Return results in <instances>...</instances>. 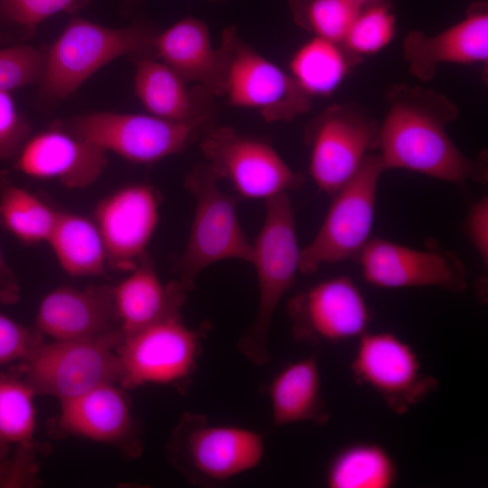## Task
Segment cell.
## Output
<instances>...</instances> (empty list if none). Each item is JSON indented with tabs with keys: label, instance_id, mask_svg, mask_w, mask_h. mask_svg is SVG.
Returning <instances> with one entry per match:
<instances>
[{
	"label": "cell",
	"instance_id": "ffe728a7",
	"mask_svg": "<svg viewBox=\"0 0 488 488\" xmlns=\"http://www.w3.org/2000/svg\"><path fill=\"white\" fill-rule=\"evenodd\" d=\"M34 393L20 373H0V486L36 480Z\"/></svg>",
	"mask_w": 488,
	"mask_h": 488
},
{
	"label": "cell",
	"instance_id": "5bb4252c",
	"mask_svg": "<svg viewBox=\"0 0 488 488\" xmlns=\"http://www.w3.org/2000/svg\"><path fill=\"white\" fill-rule=\"evenodd\" d=\"M296 341L337 344L368 331L372 315L357 285L347 276L321 281L296 294L287 305Z\"/></svg>",
	"mask_w": 488,
	"mask_h": 488
},
{
	"label": "cell",
	"instance_id": "ac0fdd59",
	"mask_svg": "<svg viewBox=\"0 0 488 488\" xmlns=\"http://www.w3.org/2000/svg\"><path fill=\"white\" fill-rule=\"evenodd\" d=\"M35 328L54 341L97 339L121 331L113 286H59L41 301Z\"/></svg>",
	"mask_w": 488,
	"mask_h": 488
},
{
	"label": "cell",
	"instance_id": "8fae6325",
	"mask_svg": "<svg viewBox=\"0 0 488 488\" xmlns=\"http://www.w3.org/2000/svg\"><path fill=\"white\" fill-rule=\"evenodd\" d=\"M201 332L181 313L123 338L117 348L118 383L125 389L145 384H177L192 376L201 353Z\"/></svg>",
	"mask_w": 488,
	"mask_h": 488
},
{
	"label": "cell",
	"instance_id": "83f0119b",
	"mask_svg": "<svg viewBox=\"0 0 488 488\" xmlns=\"http://www.w3.org/2000/svg\"><path fill=\"white\" fill-rule=\"evenodd\" d=\"M398 479L394 458L380 445L359 442L340 449L325 472L330 488H390Z\"/></svg>",
	"mask_w": 488,
	"mask_h": 488
},
{
	"label": "cell",
	"instance_id": "9a60e30c",
	"mask_svg": "<svg viewBox=\"0 0 488 488\" xmlns=\"http://www.w3.org/2000/svg\"><path fill=\"white\" fill-rule=\"evenodd\" d=\"M364 280L380 288L436 286L466 288V268L458 256L436 248L416 249L371 238L355 258Z\"/></svg>",
	"mask_w": 488,
	"mask_h": 488
},
{
	"label": "cell",
	"instance_id": "d4e9b609",
	"mask_svg": "<svg viewBox=\"0 0 488 488\" xmlns=\"http://www.w3.org/2000/svg\"><path fill=\"white\" fill-rule=\"evenodd\" d=\"M268 398L276 427L301 422L324 425L329 420L314 356L290 362L279 371L268 385Z\"/></svg>",
	"mask_w": 488,
	"mask_h": 488
},
{
	"label": "cell",
	"instance_id": "30bf717a",
	"mask_svg": "<svg viewBox=\"0 0 488 488\" xmlns=\"http://www.w3.org/2000/svg\"><path fill=\"white\" fill-rule=\"evenodd\" d=\"M200 148L218 180H227L242 198L266 201L297 189L305 181L270 145L230 127L203 132Z\"/></svg>",
	"mask_w": 488,
	"mask_h": 488
},
{
	"label": "cell",
	"instance_id": "ab89813d",
	"mask_svg": "<svg viewBox=\"0 0 488 488\" xmlns=\"http://www.w3.org/2000/svg\"><path fill=\"white\" fill-rule=\"evenodd\" d=\"M212 1H215V2H225L227 0H212Z\"/></svg>",
	"mask_w": 488,
	"mask_h": 488
},
{
	"label": "cell",
	"instance_id": "d590c367",
	"mask_svg": "<svg viewBox=\"0 0 488 488\" xmlns=\"http://www.w3.org/2000/svg\"><path fill=\"white\" fill-rule=\"evenodd\" d=\"M470 241L475 248L483 265H488V198L483 195L474 202L468 212L465 224Z\"/></svg>",
	"mask_w": 488,
	"mask_h": 488
},
{
	"label": "cell",
	"instance_id": "cb8c5ba5",
	"mask_svg": "<svg viewBox=\"0 0 488 488\" xmlns=\"http://www.w3.org/2000/svg\"><path fill=\"white\" fill-rule=\"evenodd\" d=\"M189 291L179 282L163 284L147 253L113 286L123 338L167 316L180 314Z\"/></svg>",
	"mask_w": 488,
	"mask_h": 488
},
{
	"label": "cell",
	"instance_id": "f35d334b",
	"mask_svg": "<svg viewBox=\"0 0 488 488\" xmlns=\"http://www.w3.org/2000/svg\"><path fill=\"white\" fill-rule=\"evenodd\" d=\"M349 1L350 3H352V5H354L355 6L359 7V8H361L376 0H347Z\"/></svg>",
	"mask_w": 488,
	"mask_h": 488
},
{
	"label": "cell",
	"instance_id": "277c9868",
	"mask_svg": "<svg viewBox=\"0 0 488 488\" xmlns=\"http://www.w3.org/2000/svg\"><path fill=\"white\" fill-rule=\"evenodd\" d=\"M219 180L202 162L184 179L195 200V211L184 249L174 263L179 282L188 290L208 267L227 259L251 263L253 245L237 213V199L224 192Z\"/></svg>",
	"mask_w": 488,
	"mask_h": 488
},
{
	"label": "cell",
	"instance_id": "1f68e13d",
	"mask_svg": "<svg viewBox=\"0 0 488 488\" xmlns=\"http://www.w3.org/2000/svg\"><path fill=\"white\" fill-rule=\"evenodd\" d=\"M46 52L28 45L0 49V91L40 83Z\"/></svg>",
	"mask_w": 488,
	"mask_h": 488
},
{
	"label": "cell",
	"instance_id": "4fadbf2b",
	"mask_svg": "<svg viewBox=\"0 0 488 488\" xmlns=\"http://www.w3.org/2000/svg\"><path fill=\"white\" fill-rule=\"evenodd\" d=\"M354 380L375 391L396 414L403 415L438 386L425 373L414 349L391 332L367 331L358 338L351 362Z\"/></svg>",
	"mask_w": 488,
	"mask_h": 488
},
{
	"label": "cell",
	"instance_id": "5b68a950",
	"mask_svg": "<svg viewBox=\"0 0 488 488\" xmlns=\"http://www.w3.org/2000/svg\"><path fill=\"white\" fill-rule=\"evenodd\" d=\"M265 454L262 435L236 425H215L183 413L166 446L171 464L197 484L227 481L256 468Z\"/></svg>",
	"mask_w": 488,
	"mask_h": 488
},
{
	"label": "cell",
	"instance_id": "7402d4cb",
	"mask_svg": "<svg viewBox=\"0 0 488 488\" xmlns=\"http://www.w3.org/2000/svg\"><path fill=\"white\" fill-rule=\"evenodd\" d=\"M159 58L187 83L200 86L213 97L224 96L226 61L220 48L211 45L205 23L184 17L154 40Z\"/></svg>",
	"mask_w": 488,
	"mask_h": 488
},
{
	"label": "cell",
	"instance_id": "f1b7e54d",
	"mask_svg": "<svg viewBox=\"0 0 488 488\" xmlns=\"http://www.w3.org/2000/svg\"><path fill=\"white\" fill-rule=\"evenodd\" d=\"M55 211L33 192L0 173V224L25 245L47 242L56 223Z\"/></svg>",
	"mask_w": 488,
	"mask_h": 488
},
{
	"label": "cell",
	"instance_id": "7a4b0ae2",
	"mask_svg": "<svg viewBox=\"0 0 488 488\" xmlns=\"http://www.w3.org/2000/svg\"><path fill=\"white\" fill-rule=\"evenodd\" d=\"M265 216L253 245L258 301L250 325L238 342V350L249 361L263 366L271 358L268 339L277 307L300 272L294 209L284 192L265 201Z\"/></svg>",
	"mask_w": 488,
	"mask_h": 488
},
{
	"label": "cell",
	"instance_id": "44dd1931",
	"mask_svg": "<svg viewBox=\"0 0 488 488\" xmlns=\"http://www.w3.org/2000/svg\"><path fill=\"white\" fill-rule=\"evenodd\" d=\"M403 57L410 73L429 81L441 63H484L488 61V13L484 5L471 7L466 16L435 35L409 32L403 40Z\"/></svg>",
	"mask_w": 488,
	"mask_h": 488
},
{
	"label": "cell",
	"instance_id": "836d02e7",
	"mask_svg": "<svg viewBox=\"0 0 488 488\" xmlns=\"http://www.w3.org/2000/svg\"><path fill=\"white\" fill-rule=\"evenodd\" d=\"M44 342L35 327L23 326L0 313V368L25 361Z\"/></svg>",
	"mask_w": 488,
	"mask_h": 488
},
{
	"label": "cell",
	"instance_id": "3957f363",
	"mask_svg": "<svg viewBox=\"0 0 488 488\" xmlns=\"http://www.w3.org/2000/svg\"><path fill=\"white\" fill-rule=\"evenodd\" d=\"M156 33L139 23L110 28L79 17L71 19L46 52L40 82L42 92L47 98L63 99L117 58L124 55L134 60L155 58Z\"/></svg>",
	"mask_w": 488,
	"mask_h": 488
},
{
	"label": "cell",
	"instance_id": "e575fe53",
	"mask_svg": "<svg viewBox=\"0 0 488 488\" xmlns=\"http://www.w3.org/2000/svg\"><path fill=\"white\" fill-rule=\"evenodd\" d=\"M30 133V125L18 112L10 92L0 91V161L15 157Z\"/></svg>",
	"mask_w": 488,
	"mask_h": 488
},
{
	"label": "cell",
	"instance_id": "f546056e",
	"mask_svg": "<svg viewBox=\"0 0 488 488\" xmlns=\"http://www.w3.org/2000/svg\"><path fill=\"white\" fill-rule=\"evenodd\" d=\"M297 25L314 36L343 42L360 8L347 0H289Z\"/></svg>",
	"mask_w": 488,
	"mask_h": 488
},
{
	"label": "cell",
	"instance_id": "4316f807",
	"mask_svg": "<svg viewBox=\"0 0 488 488\" xmlns=\"http://www.w3.org/2000/svg\"><path fill=\"white\" fill-rule=\"evenodd\" d=\"M361 58L342 42L314 36L292 56L291 76L310 96L333 93Z\"/></svg>",
	"mask_w": 488,
	"mask_h": 488
},
{
	"label": "cell",
	"instance_id": "603a6c76",
	"mask_svg": "<svg viewBox=\"0 0 488 488\" xmlns=\"http://www.w3.org/2000/svg\"><path fill=\"white\" fill-rule=\"evenodd\" d=\"M155 57L136 59L135 93L145 108L164 120L204 127L211 119L213 96L200 86L190 88Z\"/></svg>",
	"mask_w": 488,
	"mask_h": 488
},
{
	"label": "cell",
	"instance_id": "ba28073f",
	"mask_svg": "<svg viewBox=\"0 0 488 488\" xmlns=\"http://www.w3.org/2000/svg\"><path fill=\"white\" fill-rule=\"evenodd\" d=\"M219 48L226 61L224 96L232 106L255 109L267 122H290L310 109L313 97L248 45L234 26L222 32Z\"/></svg>",
	"mask_w": 488,
	"mask_h": 488
},
{
	"label": "cell",
	"instance_id": "484cf974",
	"mask_svg": "<svg viewBox=\"0 0 488 488\" xmlns=\"http://www.w3.org/2000/svg\"><path fill=\"white\" fill-rule=\"evenodd\" d=\"M60 267L72 277L103 276L107 255L99 230L92 219L59 211L47 240Z\"/></svg>",
	"mask_w": 488,
	"mask_h": 488
},
{
	"label": "cell",
	"instance_id": "6da1fadb",
	"mask_svg": "<svg viewBox=\"0 0 488 488\" xmlns=\"http://www.w3.org/2000/svg\"><path fill=\"white\" fill-rule=\"evenodd\" d=\"M387 101L378 145L386 171L405 169L457 184L469 180L487 182L486 153L469 158L446 130L459 115L449 98L431 89L401 83L391 87Z\"/></svg>",
	"mask_w": 488,
	"mask_h": 488
},
{
	"label": "cell",
	"instance_id": "d6986e66",
	"mask_svg": "<svg viewBox=\"0 0 488 488\" xmlns=\"http://www.w3.org/2000/svg\"><path fill=\"white\" fill-rule=\"evenodd\" d=\"M59 424L67 433L112 445L128 457L142 453L140 427L126 396L115 384L101 385L61 401Z\"/></svg>",
	"mask_w": 488,
	"mask_h": 488
},
{
	"label": "cell",
	"instance_id": "e0dca14e",
	"mask_svg": "<svg viewBox=\"0 0 488 488\" xmlns=\"http://www.w3.org/2000/svg\"><path fill=\"white\" fill-rule=\"evenodd\" d=\"M107 153L57 127L29 136L15 156L14 167L32 178L57 181L69 189H84L105 170Z\"/></svg>",
	"mask_w": 488,
	"mask_h": 488
},
{
	"label": "cell",
	"instance_id": "4dcf8cb0",
	"mask_svg": "<svg viewBox=\"0 0 488 488\" xmlns=\"http://www.w3.org/2000/svg\"><path fill=\"white\" fill-rule=\"evenodd\" d=\"M395 32L394 14L387 5L376 0L360 8L342 43L352 54L362 59L387 47Z\"/></svg>",
	"mask_w": 488,
	"mask_h": 488
},
{
	"label": "cell",
	"instance_id": "8992f818",
	"mask_svg": "<svg viewBox=\"0 0 488 488\" xmlns=\"http://www.w3.org/2000/svg\"><path fill=\"white\" fill-rule=\"evenodd\" d=\"M122 341V332L117 331L91 340L43 342L22 361L19 373L34 395L70 399L118 383Z\"/></svg>",
	"mask_w": 488,
	"mask_h": 488
},
{
	"label": "cell",
	"instance_id": "9c48e42d",
	"mask_svg": "<svg viewBox=\"0 0 488 488\" xmlns=\"http://www.w3.org/2000/svg\"><path fill=\"white\" fill-rule=\"evenodd\" d=\"M380 123L354 104H333L305 127L310 175L316 186L333 195L378 149Z\"/></svg>",
	"mask_w": 488,
	"mask_h": 488
},
{
	"label": "cell",
	"instance_id": "2e32d148",
	"mask_svg": "<svg viewBox=\"0 0 488 488\" xmlns=\"http://www.w3.org/2000/svg\"><path fill=\"white\" fill-rule=\"evenodd\" d=\"M160 203L157 190L145 183L120 187L97 203L92 220L104 243L108 267L127 273L147 254Z\"/></svg>",
	"mask_w": 488,
	"mask_h": 488
},
{
	"label": "cell",
	"instance_id": "8d00e7d4",
	"mask_svg": "<svg viewBox=\"0 0 488 488\" xmlns=\"http://www.w3.org/2000/svg\"><path fill=\"white\" fill-rule=\"evenodd\" d=\"M20 286L16 280H0V303L12 305L20 298Z\"/></svg>",
	"mask_w": 488,
	"mask_h": 488
},
{
	"label": "cell",
	"instance_id": "74e56055",
	"mask_svg": "<svg viewBox=\"0 0 488 488\" xmlns=\"http://www.w3.org/2000/svg\"><path fill=\"white\" fill-rule=\"evenodd\" d=\"M0 280H16V276L9 267L0 249Z\"/></svg>",
	"mask_w": 488,
	"mask_h": 488
},
{
	"label": "cell",
	"instance_id": "7c38bea8",
	"mask_svg": "<svg viewBox=\"0 0 488 488\" xmlns=\"http://www.w3.org/2000/svg\"><path fill=\"white\" fill-rule=\"evenodd\" d=\"M63 127L107 152L140 164L181 153L203 131L200 127L150 114L107 111L78 116Z\"/></svg>",
	"mask_w": 488,
	"mask_h": 488
},
{
	"label": "cell",
	"instance_id": "52a82bcc",
	"mask_svg": "<svg viewBox=\"0 0 488 488\" xmlns=\"http://www.w3.org/2000/svg\"><path fill=\"white\" fill-rule=\"evenodd\" d=\"M386 171L379 155L369 154L357 173L333 195L314 239L301 249L300 272L356 258L371 239L377 190Z\"/></svg>",
	"mask_w": 488,
	"mask_h": 488
},
{
	"label": "cell",
	"instance_id": "d6a6232c",
	"mask_svg": "<svg viewBox=\"0 0 488 488\" xmlns=\"http://www.w3.org/2000/svg\"><path fill=\"white\" fill-rule=\"evenodd\" d=\"M89 0H0V15L30 31L60 12H72Z\"/></svg>",
	"mask_w": 488,
	"mask_h": 488
}]
</instances>
